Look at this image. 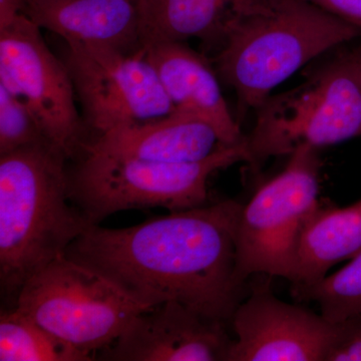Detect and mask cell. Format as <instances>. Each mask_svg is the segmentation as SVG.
Returning a JSON list of instances; mask_svg holds the SVG:
<instances>
[{
    "label": "cell",
    "instance_id": "obj_10",
    "mask_svg": "<svg viewBox=\"0 0 361 361\" xmlns=\"http://www.w3.org/2000/svg\"><path fill=\"white\" fill-rule=\"evenodd\" d=\"M228 361H325L336 323L322 314L280 300L269 288L241 301L231 320Z\"/></svg>",
    "mask_w": 361,
    "mask_h": 361
},
{
    "label": "cell",
    "instance_id": "obj_23",
    "mask_svg": "<svg viewBox=\"0 0 361 361\" xmlns=\"http://www.w3.org/2000/svg\"><path fill=\"white\" fill-rule=\"evenodd\" d=\"M356 63H357L358 73H360V77L361 80V45L355 51Z\"/></svg>",
    "mask_w": 361,
    "mask_h": 361
},
{
    "label": "cell",
    "instance_id": "obj_22",
    "mask_svg": "<svg viewBox=\"0 0 361 361\" xmlns=\"http://www.w3.org/2000/svg\"><path fill=\"white\" fill-rule=\"evenodd\" d=\"M26 0H0V28L4 27L23 13Z\"/></svg>",
    "mask_w": 361,
    "mask_h": 361
},
{
    "label": "cell",
    "instance_id": "obj_17",
    "mask_svg": "<svg viewBox=\"0 0 361 361\" xmlns=\"http://www.w3.org/2000/svg\"><path fill=\"white\" fill-rule=\"evenodd\" d=\"M82 353L40 326L18 308L0 314V361H90Z\"/></svg>",
    "mask_w": 361,
    "mask_h": 361
},
{
    "label": "cell",
    "instance_id": "obj_11",
    "mask_svg": "<svg viewBox=\"0 0 361 361\" xmlns=\"http://www.w3.org/2000/svg\"><path fill=\"white\" fill-rule=\"evenodd\" d=\"M232 343L225 323L208 319L177 301H166L135 316L101 357L115 361H228Z\"/></svg>",
    "mask_w": 361,
    "mask_h": 361
},
{
    "label": "cell",
    "instance_id": "obj_20",
    "mask_svg": "<svg viewBox=\"0 0 361 361\" xmlns=\"http://www.w3.org/2000/svg\"><path fill=\"white\" fill-rule=\"evenodd\" d=\"M336 325V336L325 361H361V315Z\"/></svg>",
    "mask_w": 361,
    "mask_h": 361
},
{
    "label": "cell",
    "instance_id": "obj_15",
    "mask_svg": "<svg viewBox=\"0 0 361 361\" xmlns=\"http://www.w3.org/2000/svg\"><path fill=\"white\" fill-rule=\"evenodd\" d=\"M267 0H137L142 49L161 42L200 39L220 49L228 33Z\"/></svg>",
    "mask_w": 361,
    "mask_h": 361
},
{
    "label": "cell",
    "instance_id": "obj_9",
    "mask_svg": "<svg viewBox=\"0 0 361 361\" xmlns=\"http://www.w3.org/2000/svg\"><path fill=\"white\" fill-rule=\"evenodd\" d=\"M0 85L25 102L66 158L84 151V123L65 61L52 54L39 26L23 13L0 28Z\"/></svg>",
    "mask_w": 361,
    "mask_h": 361
},
{
    "label": "cell",
    "instance_id": "obj_6",
    "mask_svg": "<svg viewBox=\"0 0 361 361\" xmlns=\"http://www.w3.org/2000/svg\"><path fill=\"white\" fill-rule=\"evenodd\" d=\"M13 307L73 348L89 353L111 345L142 311L153 307L66 255L32 275Z\"/></svg>",
    "mask_w": 361,
    "mask_h": 361
},
{
    "label": "cell",
    "instance_id": "obj_4",
    "mask_svg": "<svg viewBox=\"0 0 361 361\" xmlns=\"http://www.w3.org/2000/svg\"><path fill=\"white\" fill-rule=\"evenodd\" d=\"M68 173L71 201L90 225L130 209L164 208L170 212L204 206L208 180L216 171L251 163L247 135L237 144L223 145L205 160L163 163L84 152Z\"/></svg>",
    "mask_w": 361,
    "mask_h": 361
},
{
    "label": "cell",
    "instance_id": "obj_1",
    "mask_svg": "<svg viewBox=\"0 0 361 361\" xmlns=\"http://www.w3.org/2000/svg\"><path fill=\"white\" fill-rule=\"evenodd\" d=\"M242 205L226 200L171 212L133 227L90 225L66 250L149 305L177 301L226 323L240 301L235 280Z\"/></svg>",
    "mask_w": 361,
    "mask_h": 361
},
{
    "label": "cell",
    "instance_id": "obj_21",
    "mask_svg": "<svg viewBox=\"0 0 361 361\" xmlns=\"http://www.w3.org/2000/svg\"><path fill=\"white\" fill-rule=\"evenodd\" d=\"M361 30V0H310Z\"/></svg>",
    "mask_w": 361,
    "mask_h": 361
},
{
    "label": "cell",
    "instance_id": "obj_18",
    "mask_svg": "<svg viewBox=\"0 0 361 361\" xmlns=\"http://www.w3.org/2000/svg\"><path fill=\"white\" fill-rule=\"evenodd\" d=\"M296 295L317 303L320 314L332 323L361 315V252L342 269Z\"/></svg>",
    "mask_w": 361,
    "mask_h": 361
},
{
    "label": "cell",
    "instance_id": "obj_12",
    "mask_svg": "<svg viewBox=\"0 0 361 361\" xmlns=\"http://www.w3.org/2000/svg\"><path fill=\"white\" fill-rule=\"evenodd\" d=\"M144 51L174 111L208 123L224 145L244 139L239 123L228 109L217 77L204 56L179 42H161Z\"/></svg>",
    "mask_w": 361,
    "mask_h": 361
},
{
    "label": "cell",
    "instance_id": "obj_13",
    "mask_svg": "<svg viewBox=\"0 0 361 361\" xmlns=\"http://www.w3.org/2000/svg\"><path fill=\"white\" fill-rule=\"evenodd\" d=\"M223 145L208 123L173 111L164 118L103 133L87 142L82 152L163 163H190L205 160Z\"/></svg>",
    "mask_w": 361,
    "mask_h": 361
},
{
    "label": "cell",
    "instance_id": "obj_14",
    "mask_svg": "<svg viewBox=\"0 0 361 361\" xmlns=\"http://www.w3.org/2000/svg\"><path fill=\"white\" fill-rule=\"evenodd\" d=\"M23 13L66 42L142 49L137 0H26Z\"/></svg>",
    "mask_w": 361,
    "mask_h": 361
},
{
    "label": "cell",
    "instance_id": "obj_19",
    "mask_svg": "<svg viewBox=\"0 0 361 361\" xmlns=\"http://www.w3.org/2000/svg\"><path fill=\"white\" fill-rule=\"evenodd\" d=\"M49 142L30 106L0 85V156Z\"/></svg>",
    "mask_w": 361,
    "mask_h": 361
},
{
    "label": "cell",
    "instance_id": "obj_7",
    "mask_svg": "<svg viewBox=\"0 0 361 361\" xmlns=\"http://www.w3.org/2000/svg\"><path fill=\"white\" fill-rule=\"evenodd\" d=\"M319 171L318 149L298 147L283 171L242 205L234 274L240 286L254 274L290 281L299 235L319 203Z\"/></svg>",
    "mask_w": 361,
    "mask_h": 361
},
{
    "label": "cell",
    "instance_id": "obj_8",
    "mask_svg": "<svg viewBox=\"0 0 361 361\" xmlns=\"http://www.w3.org/2000/svg\"><path fill=\"white\" fill-rule=\"evenodd\" d=\"M65 61L87 123L99 135L175 111L144 49L66 42Z\"/></svg>",
    "mask_w": 361,
    "mask_h": 361
},
{
    "label": "cell",
    "instance_id": "obj_2",
    "mask_svg": "<svg viewBox=\"0 0 361 361\" xmlns=\"http://www.w3.org/2000/svg\"><path fill=\"white\" fill-rule=\"evenodd\" d=\"M68 160L52 144L0 156V285L16 299L90 225L68 204Z\"/></svg>",
    "mask_w": 361,
    "mask_h": 361
},
{
    "label": "cell",
    "instance_id": "obj_3",
    "mask_svg": "<svg viewBox=\"0 0 361 361\" xmlns=\"http://www.w3.org/2000/svg\"><path fill=\"white\" fill-rule=\"evenodd\" d=\"M360 35L310 0H267L228 33L216 68L236 92L244 116L313 59Z\"/></svg>",
    "mask_w": 361,
    "mask_h": 361
},
{
    "label": "cell",
    "instance_id": "obj_5",
    "mask_svg": "<svg viewBox=\"0 0 361 361\" xmlns=\"http://www.w3.org/2000/svg\"><path fill=\"white\" fill-rule=\"evenodd\" d=\"M247 135L251 165L291 155L300 146L319 149L361 137V80L355 51L337 56L303 84L270 96L256 109Z\"/></svg>",
    "mask_w": 361,
    "mask_h": 361
},
{
    "label": "cell",
    "instance_id": "obj_16",
    "mask_svg": "<svg viewBox=\"0 0 361 361\" xmlns=\"http://www.w3.org/2000/svg\"><path fill=\"white\" fill-rule=\"evenodd\" d=\"M361 252V199L339 207L318 203L299 235L290 282L294 294L326 276L330 268Z\"/></svg>",
    "mask_w": 361,
    "mask_h": 361
},
{
    "label": "cell",
    "instance_id": "obj_24",
    "mask_svg": "<svg viewBox=\"0 0 361 361\" xmlns=\"http://www.w3.org/2000/svg\"></svg>",
    "mask_w": 361,
    "mask_h": 361
}]
</instances>
